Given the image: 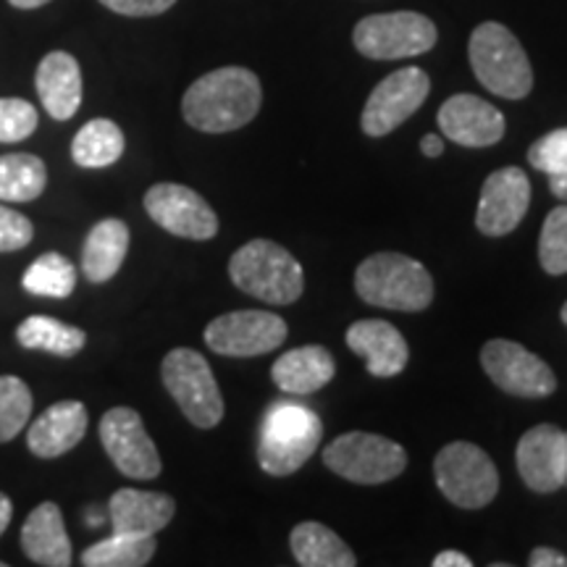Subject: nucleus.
<instances>
[{
  "label": "nucleus",
  "mask_w": 567,
  "mask_h": 567,
  "mask_svg": "<svg viewBox=\"0 0 567 567\" xmlns=\"http://www.w3.org/2000/svg\"><path fill=\"white\" fill-rule=\"evenodd\" d=\"M264 87L258 74L245 66H224L208 71L189 84L182 97L184 122L205 134H226L243 130L258 116Z\"/></svg>",
  "instance_id": "obj_1"
},
{
  "label": "nucleus",
  "mask_w": 567,
  "mask_h": 567,
  "mask_svg": "<svg viewBox=\"0 0 567 567\" xmlns=\"http://www.w3.org/2000/svg\"><path fill=\"white\" fill-rule=\"evenodd\" d=\"M354 292L373 308L417 313L434 302V279L402 252H375L354 271Z\"/></svg>",
  "instance_id": "obj_2"
},
{
  "label": "nucleus",
  "mask_w": 567,
  "mask_h": 567,
  "mask_svg": "<svg viewBox=\"0 0 567 567\" xmlns=\"http://www.w3.org/2000/svg\"><path fill=\"white\" fill-rule=\"evenodd\" d=\"M467 55L476 80L492 95L523 101L534 90V69L520 40L499 21L478 24L467 42Z\"/></svg>",
  "instance_id": "obj_3"
},
{
  "label": "nucleus",
  "mask_w": 567,
  "mask_h": 567,
  "mask_svg": "<svg viewBox=\"0 0 567 567\" xmlns=\"http://www.w3.org/2000/svg\"><path fill=\"white\" fill-rule=\"evenodd\" d=\"M229 276L237 289L268 305H292L305 292L302 266L271 239H252L239 247L229 260Z\"/></svg>",
  "instance_id": "obj_4"
},
{
  "label": "nucleus",
  "mask_w": 567,
  "mask_h": 567,
  "mask_svg": "<svg viewBox=\"0 0 567 567\" xmlns=\"http://www.w3.org/2000/svg\"><path fill=\"white\" fill-rule=\"evenodd\" d=\"M323 436L321 417L295 402H276L260 425L258 463L268 476H292L313 457Z\"/></svg>",
  "instance_id": "obj_5"
},
{
  "label": "nucleus",
  "mask_w": 567,
  "mask_h": 567,
  "mask_svg": "<svg viewBox=\"0 0 567 567\" xmlns=\"http://www.w3.org/2000/svg\"><path fill=\"white\" fill-rule=\"evenodd\" d=\"M163 386L197 429H216L224 417V396L208 360L189 347H176L161 363Z\"/></svg>",
  "instance_id": "obj_6"
},
{
  "label": "nucleus",
  "mask_w": 567,
  "mask_h": 567,
  "mask_svg": "<svg viewBox=\"0 0 567 567\" xmlns=\"http://www.w3.org/2000/svg\"><path fill=\"white\" fill-rule=\"evenodd\" d=\"M323 463L329 471L352 481V484L375 486L405 473L408 452L405 446L386 436L350 431V434L339 436L326 446Z\"/></svg>",
  "instance_id": "obj_7"
},
{
  "label": "nucleus",
  "mask_w": 567,
  "mask_h": 567,
  "mask_svg": "<svg viewBox=\"0 0 567 567\" xmlns=\"http://www.w3.org/2000/svg\"><path fill=\"white\" fill-rule=\"evenodd\" d=\"M436 40V24L417 11L373 13V17L360 19L352 32L358 53L373 61L413 59V55L429 53Z\"/></svg>",
  "instance_id": "obj_8"
},
{
  "label": "nucleus",
  "mask_w": 567,
  "mask_h": 567,
  "mask_svg": "<svg viewBox=\"0 0 567 567\" xmlns=\"http://www.w3.org/2000/svg\"><path fill=\"white\" fill-rule=\"evenodd\" d=\"M434 478L452 505L481 509L492 505L499 492V473L492 457L471 442H452L434 460Z\"/></svg>",
  "instance_id": "obj_9"
},
{
  "label": "nucleus",
  "mask_w": 567,
  "mask_h": 567,
  "mask_svg": "<svg viewBox=\"0 0 567 567\" xmlns=\"http://www.w3.org/2000/svg\"><path fill=\"white\" fill-rule=\"evenodd\" d=\"M205 344L226 358H255L287 342V321L268 310H234L205 326Z\"/></svg>",
  "instance_id": "obj_10"
},
{
  "label": "nucleus",
  "mask_w": 567,
  "mask_h": 567,
  "mask_svg": "<svg viewBox=\"0 0 567 567\" xmlns=\"http://www.w3.org/2000/svg\"><path fill=\"white\" fill-rule=\"evenodd\" d=\"M481 365L488 379L502 392L538 400V396L555 394L557 375L528 347L509 342V339H492L481 350Z\"/></svg>",
  "instance_id": "obj_11"
},
{
  "label": "nucleus",
  "mask_w": 567,
  "mask_h": 567,
  "mask_svg": "<svg viewBox=\"0 0 567 567\" xmlns=\"http://www.w3.org/2000/svg\"><path fill=\"white\" fill-rule=\"evenodd\" d=\"M431 92V80L423 69L408 66L375 84L368 97L360 126L368 137H386L421 109Z\"/></svg>",
  "instance_id": "obj_12"
},
{
  "label": "nucleus",
  "mask_w": 567,
  "mask_h": 567,
  "mask_svg": "<svg viewBox=\"0 0 567 567\" xmlns=\"http://www.w3.org/2000/svg\"><path fill=\"white\" fill-rule=\"evenodd\" d=\"M101 442L105 455L118 467V473L137 481L161 476L158 446L147 434L137 410L113 408L101 417Z\"/></svg>",
  "instance_id": "obj_13"
},
{
  "label": "nucleus",
  "mask_w": 567,
  "mask_h": 567,
  "mask_svg": "<svg viewBox=\"0 0 567 567\" xmlns=\"http://www.w3.org/2000/svg\"><path fill=\"white\" fill-rule=\"evenodd\" d=\"M145 210L161 229L182 239L205 243L218 234V216L203 195L184 184L163 182L145 193Z\"/></svg>",
  "instance_id": "obj_14"
},
{
  "label": "nucleus",
  "mask_w": 567,
  "mask_h": 567,
  "mask_svg": "<svg viewBox=\"0 0 567 567\" xmlns=\"http://www.w3.org/2000/svg\"><path fill=\"white\" fill-rule=\"evenodd\" d=\"M530 205V179L523 168L507 166L488 174L481 187L476 226L486 237H505L526 218Z\"/></svg>",
  "instance_id": "obj_15"
},
{
  "label": "nucleus",
  "mask_w": 567,
  "mask_h": 567,
  "mask_svg": "<svg viewBox=\"0 0 567 567\" xmlns=\"http://www.w3.org/2000/svg\"><path fill=\"white\" fill-rule=\"evenodd\" d=\"M517 473L523 484L536 494H551L565 486L567 446L565 431L551 423L534 425L517 442L515 452Z\"/></svg>",
  "instance_id": "obj_16"
},
{
  "label": "nucleus",
  "mask_w": 567,
  "mask_h": 567,
  "mask_svg": "<svg viewBox=\"0 0 567 567\" xmlns=\"http://www.w3.org/2000/svg\"><path fill=\"white\" fill-rule=\"evenodd\" d=\"M439 130L446 140L463 147H488L505 137V116L492 103L481 101L476 95H452L439 109Z\"/></svg>",
  "instance_id": "obj_17"
},
{
  "label": "nucleus",
  "mask_w": 567,
  "mask_h": 567,
  "mask_svg": "<svg viewBox=\"0 0 567 567\" xmlns=\"http://www.w3.org/2000/svg\"><path fill=\"white\" fill-rule=\"evenodd\" d=\"M347 347L365 360L368 373L375 379H392L405 371L410 360L405 337L392 323L379 321V318L354 321L347 329Z\"/></svg>",
  "instance_id": "obj_18"
},
{
  "label": "nucleus",
  "mask_w": 567,
  "mask_h": 567,
  "mask_svg": "<svg viewBox=\"0 0 567 567\" xmlns=\"http://www.w3.org/2000/svg\"><path fill=\"white\" fill-rule=\"evenodd\" d=\"M176 502L163 492L118 488L109 502L113 534L155 536L174 520Z\"/></svg>",
  "instance_id": "obj_19"
},
{
  "label": "nucleus",
  "mask_w": 567,
  "mask_h": 567,
  "mask_svg": "<svg viewBox=\"0 0 567 567\" xmlns=\"http://www.w3.org/2000/svg\"><path fill=\"white\" fill-rule=\"evenodd\" d=\"M34 87L42 101V109L55 122H69L82 105V69L71 53L53 51L40 61L34 74Z\"/></svg>",
  "instance_id": "obj_20"
},
{
  "label": "nucleus",
  "mask_w": 567,
  "mask_h": 567,
  "mask_svg": "<svg viewBox=\"0 0 567 567\" xmlns=\"http://www.w3.org/2000/svg\"><path fill=\"white\" fill-rule=\"evenodd\" d=\"M87 434V408L76 400L55 402L27 431V444L38 457H61Z\"/></svg>",
  "instance_id": "obj_21"
},
{
  "label": "nucleus",
  "mask_w": 567,
  "mask_h": 567,
  "mask_svg": "<svg viewBox=\"0 0 567 567\" xmlns=\"http://www.w3.org/2000/svg\"><path fill=\"white\" fill-rule=\"evenodd\" d=\"M21 549L34 565H71V542L66 526H63L61 507L55 502H42L27 515L24 526H21Z\"/></svg>",
  "instance_id": "obj_22"
},
{
  "label": "nucleus",
  "mask_w": 567,
  "mask_h": 567,
  "mask_svg": "<svg viewBox=\"0 0 567 567\" xmlns=\"http://www.w3.org/2000/svg\"><path fill=\"white\" fill-rule=\"evenodd\" d=\"M337 360L326 347L308 344L284 352L271 368L274 384L287 394H313L334 379Z\"/></svg>",
  "instance_id": "obj_23"
},
{
  "label": "nucleus",
  "mask_w": 567,
  "mask_h": 567,
  "mask_svg": "<svg viewBox=\"0 0 567 567\" xmlns=\"http://www.w3.org/2000/svg\"><path fill=\"white\" fill-rule=\"evenodd\" d=\"M130 252V226L122 218H103L92 226L82 247V271L92 284H105Z\"/></svg>",
  "instance_id": "obj_24"
},
{
  "label": "nucleus",
  "mask_w": 567,
  "mask_h": 567,
  "mask_svg": "<svg viewBox=\"0 0 567 567\" xmlns=\"http://www.w3.org/2000/svg\"><path fill=\"white\" fill-rule=\"evenodd\" d=\"M292 555L305 567H354L358 557L354 551L342 542V536H337L334 530L323 523H300L295 526L292 536Z\"/></svg>",
  "instance_id": "obj_25"
},
{
  "label": "nucleus",
  "mask_w": 567,
  "mask_h": 567,
  "mask_svg": "<svg viewBox=\"0 0 567 567\" xmlns=\"http://www.w3.org/2000/svg\"><path fill=\"white\" fill-rule=\"evenodd\" d=\"M124 147L122 126L111 118H92L71 142V158L82 168H105L122 158Z\"/></svg>",
  "instance_id": "obj_26"
},
{
  "label": "nucleus",
  "mask_w": 567,
  "mask_h": 567,
  "mask_svg": "<svg viewBox=\"0 0 567 567\" xmlns=\"http://www.w3.org/2000/svg\"><path fill=\"white\" fill-rule=\"evenodd\" d=\"M17 339L27 350L53 352L59 358H74L87 344V334L76 326H69L51 316H30L19 323Z\"/></svg>",
  "instance_id": "obj_27"
},
{
  "label": "nucleus",
  "mask_w": 567,
  "mask_h": 567,
  "mask_svg": "<svg viewBox=\"0 0 567 567\" xmlns=\"http://www.w3.org/2000/svg\"><path fill=\"white\" fill-rule=\"evenodd\" d=\"M48 168L32 153L0 155V200L32 203L45 193Z\"/></svg>",
  "instance_id": "obj_28"
},
{
  "label": "nucleus",
  "mask_w": 567,
  "mask_h": 567,
  "mask_svg": "<svg viewBox=\"0 0 567 567\" xmlns=\"http://www.w3.org/2000/svg\"><path fill=\"white\" fill-rule=\"evenodd\" d=\"M155 536L113 534L84 549V567H142L155 555Z\"/></svg>",
  "instance_id": "obj_29"
},
{
  "label": "nucleus",
  "mask_w": 567,
  "mask_h": 567,
  "mask_svg": "<svg viewBox=\"0 0 567 567\" xmlns=\"http://www.w3.org/2000/svg\"><path fill=\"white\" fill-rule=\"evenodd\" d=\"M21 287L30 295L63 300V297L74 292L76 268L61 252H45L21 276Z\"/></svg>",
  "instance_id": "obj_30"
},
{
  "label": "nucleus",
  "mask_w": 567,
  "mask_h": 567,
  "mask_svg": "<svg viewBox=\"0 0 567 567\" xmlns=\"http://www.w3.org/2000/svg\"><path fill=\"white\" fill-rule=\"evenodd\" d=\"M528 161L536 172L549 176L551 195L567 200V126L538 137L530 145Z\"/></svg>",
  "instance_id": "obj_31"
},
{
  "label": "nucleus",
  "mask_w": 567,
  "mask_h": 567,
  "mask_svg": "<svg viewBox=\"0 0 567 567\" xmlns=\"http://www.w3.org/2000/svg\"><path fill=\"white\" fill-rule=\"evenodd\" d=\"M32 392L17 375H0V444L11 442L13 436L30 423Z\"/></svg>",
  "instance_id": "obj_32"
},
{
  "label": "nucleus",
  "mask_w": 567,
  "mask_h": 567,
  "mask_svg": "<svg viewBox=\"0 0 567 567\" xmlns=\"http://www.w3.org/2000/svg\"><path fill=\"white\" fill-rule=\"evenodd\" d=\"M538 260L551 276L567 274V205H557L544 221L538 237Z\"/></svg>",
  "instance_id": "obj_33"
},
{
  "label": "nucleus",
  "mask_w": 567,
  "mask_h": 567,
  "mask_svg": "<svg viewBox=\"0 0 567 567\" xmlns=\"http://www.w3.org/2000/svg\"><path fill=\"white\" fill-rule=\"evenodd\" d=\"M38 130V109L21 97H0V142H21Z\"/></svg>",
  "instance_id": "obj_34"
},
{
  "label": "nucleus",
  "mask_w": 567,
  "mask_h": 567,
  "mask_svg": "<svg viewBox=\"0 0 567 567\" xmlns=\"http://www.w3.org/2000/svg\"><path fill=\"white\" fill-rule=\"evenodd\" d=\"M32 237L34 226L30 218L0 205V252L21 250L32 243Z\"/></svg>",
  "instance_id": "obj_35"
},
{
  "label": "nucleus",
  "mask_w": 567,
  "mask_h": 567,
  "mask_svg": "<svg viewBox=\"0 0 567 567\" xmlns=\"http://www.w3.org/2000/svg\"><path fill=\"white\" fill-rule=\"evenodd\" d=\"M101 3L122 17H158L172 9L176 0H101Z\"/></svg>",
  "instance_id": "obj_36"
},
{
  "label": "nucleus",
  "mask_w": 567,
  "mask_h": 567,
  "mask_svg": "<svg viewBox=\"0 0 567 567\" xmlns=\"http://www.w3.org/2000/svg\"><path fill=\"white\" fill-rule=\"evenodd\" d=\"M530 567H567V557L563 551L549 547H536L528 557Z\"/></svg>",
  "instance_id": "obj_37"
},
{
  "label": "nucleus",
  "mask_w": 567,
  "mask_h": 567,
  "mask_svg": "<svg viewBox=\"0 0 567 567\" xmlns=\"http://www.w3.org/2000/svg\"><path fill=\"white\" fill-rule=\"evenodd\" d=\"M471 557L463 555V551H455V549H446V551H439L434 557V567H471Z\"/></svg>",
  "instance_id": "obj_38"
},
{
  "label": "nucleus",
  "mask_w": 567,
  "mask_h": 567,
  "mask_svg": "<svg viewBox=\"0 0 567 567\" xmlns=\"http://www.w3.org/2000/svg\"><path fill=\"white\" fill-rule=\"evenodd\" d=\"M421 151L425 158H439V155L444 153V137H439V134H425L421 140Z\"/></svg>",
  "instance_id": "obj_39"
},
{
  "label": "nucleus",
  "mask_w": 567,
  "mask_h": 567,
  "mask_svg": "<svg viewBox=\"0 0 567 567\" xmlns=\"http://www.w3.org/2000/svg\"><path fill=\"white\" fill-rule=\"evenodd\" d=\"M11 515H13V502L6 494H0V536H3L6 528H9Z\"/></svg>",
  "instance_id": "obj_40"
},
{
  "label": "nucleus",
  "mask_w": 567,
  "mask_h": 567,
  "mask_svg": "<svg viewBox=\"0 0 567 567\" xmlns=\"http://www.w3.org/2000/svg\"><path fill=\"white\" fill-rule=\"evenodd\" d=\"M13 9H21V11H32V9H40V6L51 3V0H9Z\"/></svg>",
  "instance_id": "obj_41"
},
{
  "label": "nucleus",
  "mask_w": 567,
  "mask_h": 567,
  "mask_svg": "<svg viewBox=\"0 0 567 567\" xmlns=\"http://www.w3.org/2000/svg\"><path fill=\"white\" fill-rule=\"evenodd\" d=\"M563 321H565V326H567V302L563 305Z\"/></svg>",
  "instance_id": "obj_42"
},
{
  "label": "nucleus",
  "mask_w": 567,
  "mask_h": 567,
  "mask_svg": "<svg viewBox=\"0 0 567 567\" xmlns=\"http://www.w3.org/2000/svg\"><path fill=\"white\" fill-rule=\"evenodd\" d=\"M565 446H567V431H565ZM565 486H567V467H565Z\"/></svg>",
  "instance_id": "obj_43"
},
{
  "label": "nucleus",
  "mask_w": 567,
  "mask_h": 567,
  "mask_svg": "<svg viewBox=\"0 0 567 567\" xmlns=\"http://www.w3.org/2000/svg\"><path fill=\"white\" fill-rule=\"evenodd\" d=\"M0 567H6V563H0Z\"/></svg>",
  "instance_id": "obj_44"
}]
</instances>
